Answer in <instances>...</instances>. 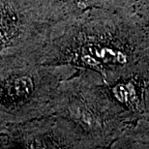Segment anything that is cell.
Wrapping results in <instances>:
<instances>
[{"label": "cell", "mask_w": 149, "mask_h": 149, "mask_svg": "<svg viewBox=\"0 0 149 149\" xmlns=\"http://www.w3.org/2000/svg\"><path fill=\"white\" fill-rule=\"evenodd\" d=\"M15 84L12 86V90L15 95H24L31 90V80L28 77H20L14 82Z\"/></svg>", "instance_id": "cell-1"}]
</instances>
